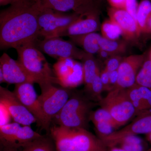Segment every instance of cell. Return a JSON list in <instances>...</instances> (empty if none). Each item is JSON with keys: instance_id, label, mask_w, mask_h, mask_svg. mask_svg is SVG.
<instances>
[{"instance_id": "6da1fadb", "label": "cell", "mask_w": 151, "mask_h": 151, "mask_svg": "<svg viewBox=\"0 0 151 151\" xmlns=\"http://www.w3.org/2000/svg\"><path fill=\"white\" fill-rule=\"evenodd\" d=\"M42 0H18L0 13V47L14 48L35 42L40 36Z\"/></svg>"}, {"instance_id": "7a4b0ae2", "label": "cell", "mask_w": 151, "mask_h": 151, "mask_svg": "<svg viewBox=\"0 0 151 151\" xmlns=\"http://www.w3.org/2000/svg\"><path fill=\"white\" fill-rule=\"evenodd\" d=\"M49 134L54 142L56 151H108L104 142L86 129L54 124Z\"/></svg>"}, {"instance_id": "3957f363", "label": "cell", "mask_w": 151, "mask_h": 151, "mask_svg": "<svg viewBox=\"0 0 151 151\" xmlns=\"http://www.w3.org/2000/svg\"><path fill=\"white\" fill-rule=\"evenodd\" d=\"M94 103L85 95L72 93L69 100L52 119L54 125L86 129Z\"/></svg>"}, {"instance_id": "277c9868", "label": "cell", "mask_w": 151, "mask_h": 151, "mask_svg": "<svg viewBox=\"0 0 151 151\" xmlns=\"http://www.w3.org/2000/svg\"><path fill=\"white\" fill-rule=\"evenodd\" d=\"M17 52L18 61L28 73L35 78L39 84L50 81L56 84V78L52 76V71L46 58L35 42H29L15 48Z\"/></svg>"}, {"instance_id": "5b68a950", "label": "cell", "mask_w": 151, "mask_h": 151, "mask_svg": "<svg viewBox=\"0 0 151 151\" xmlns=\"http://www.w3.org/2000/svg\"><path fill=\"white\" fill-rule=\"evenodd\" d=\"M39 85L41 94L38 99L45 117L49 134L52 119L67 103L72 92L69 89L56 87L50 81L42 82Z\"/></svg>"}, {"instance_id": "8992f818", "label": "cell", "mask_w": 151, "mask_h": 151, "mask_svg": "<svg viewBox=\"0 0 151 151\" xmlns=\"http://www.w3.org/2000/svg\"><path fill=\"white\" fill-rule=\"evenodd\" d=\"M101 108L110 113L119 128L137 115L128 96L127 89L115 88L99 102Z\"/></svg>"}, {"instance_id": "52a82bcc", "label": "cell", "mask_w": 151, "mask_h": 151, "mask_svg": "<svg viewBox=\"0 0 151 151\" xmlns=\"http://www.w3.org/2000/svg\"><path fill=\"white\" fill-rule=\"evenodd\" d=\"M42 6L38 17L40 36L44 38L52 37L58 32L76 21L81 16L74 13L67 14Z\"/></svg>"}, {"instance_id": "ba28073f", "label": "cell", "mask_w": 151, "mask_h": 151, "mask_svg": "<svg viewBox=\"0 0 151 151\" xmlns=\"http://www.w3.org/2000/svg\"><path fill=\"white\" fill-rule=\"evenodd\" d=\"M42 136L30 126L14 122L0 127V145L19 149Z\"/></svg>"}, {"instance_id": "9c48e42d", "label": "cell", "mask_w": 151, "mask_h": 151, "mask_svg": "<svg viewBox=\"0 0 151 151\" xmlns=\"http://www.w3.org/2000/svg\"><path fill=\"white\" fill-rule=\"evenodd\" d=\"M39 50L58 60L64 58L82 60L85 52L80 50L71 42L65 41L59 37L44 38L35 42Z\"/></svg>"}, {"instance_id": "30bf717a", "label": "cell", "mask_w": 151, "mask_h": 151, "mask_svg": "<svg viewBox=\"0 0 151 151\" xmlns=\"http://www.w3.org/2000/svg\"><path fill=\"white\" fill-rule=\"evenodd\" d=\"M151 133V111L137 116L128 125L114 131L111 134L102 138L108 148L116 147L123 138L139 134H148Z\"/></svg>"}, {"instance_id": "8fae6325", "label": "cell", "mask_w": 151, "mask_h": 151, "mask_svg": "<svg viewBox=\"0 0 151 151\" xmlns=\"http://www.w3.org/2000/svg\"><path fill=\"white\" fill-rule=\"evenodd\" d=\"M44 6L65 12L72 11L82 17L99 15L103 0H42Z\"/></svg>"}, {"instance_id": "7c38bea8", "label": "cell", "mask_w": 151, "mask_h": 151, "mask_svg": "<svg viewBox=\"0 0 151 151\" xmlns=\"http://www.w3.org/2000/svg\"><path fill=\"white\" fill-rule=\"evenodd\" d=\"M13 92L27 109L34 116L37 126L48 133L45 117L39 102L33 84L27 82L15 84Z\"/></svg>"}, {"instance_id": "4fadbf2b", "label": "cell", "mask_w": 151, "mask_h": 151, "mask_svg": "<svg viewBox=\"0 0 151 151\" xmlns=\"http://www.w3.org/2000/svg\"><path fill=\"white\" fill-rule=\"evenodd\" d=\"M0 103H3L10 113L14 122L22 126L36 123L33 115L27 109L14 93L0 86Z\"/></svg>"}, {"instance_id": "5bb4252c", "label": "cell", "mask_w": 151, "mask_h": 151, "mask_svg": "<svg viewBox=\"0 0 151 151\" xmlns=\"http://www.w3.org/2000/svg\"><path fill=\"white\" fill-rule=\"evenodd\" d=\"M0 69L4 73L5 82L9 84L37 83L35 78L27 72L18 60H15L6 53L0 58Z\"/></svg>"}, {"instance_id": "9a60e30c", "label": "cell", "mask_w": 151, "mask_h": 151, "mask_svg": "<svg viewBox=\"0 0 151 151\" xmlns=\"http://www.w3.org/2000/svg\"><path fill=\"white\" fill-rule=\"evenodd\" d=\"M144 60V55H132L122 60L118 69L119 76L115 88L127 89L134 85L136 83L138 70L142 66Z\"/></svg>"}, {"instance_id": "2e32d148", "label": "cell", "mask_w": 151, "mask_h": 151, "mask_svg": "<svg viewBox=\"0 0 151 151\" xmlns=\"http://www.w3.org/2000/svg\"><path fill=\"white\" fill-rule=\"evenodd\" d=\"M98 15H90L80 17L67 27L58 32L52 37H72L94 32L99 28Z\"/></svg>"}, {"instance_id": "e0dca14e", "label": "cell", "mask_w": 151, "mask_h": 151, "mask_svg": "<svg viewBox=\"0 0 151 151\" xmlns=\"http://www.w3.org/2000/svg\"><path fill=\"white\" fill-rule=\"evenodd\" d=\"M108 14L110 19L120 27L127 38H133L139 35L137 22L127 11L111 7Z\"/></svg>"}, {"instance_id": "ac0fdd59", "label": "cell", "mask_w": 151, "mask_h": 151, "mask_svg": "<svg viewBox=\"0 0 151 151\" xmlns=\"http://www.w3.org/2000/svg\"><path fill=\"white\" fill-rule=\"evenodd\" d=\"M102 37L95 32L90 33L84 35L70 37L73 42L80 45L86 53L95 54L100 50V41Z\"/></svg>"}, {"instance_id": "d6986e66", "label": "cell", "mask_w": 151, "mask_h": 151, "mask_svg": "<svg viewBox=\"0 0 151 151\" xmlns=\"http://www.w3.org/2000/svg\"><path fill=\"white\" fill-rule=\"evenodd\" d=\"M82 60L83 61L82 65L84 72V83L86 92L89 90L94 78L100 72L92 54L85 52Z\"/></svg>"}, {"instance_id": "ffe728a7", "label": "cell", "mask_w": 151, "mask_h": 151, "mask_svg": "<svg viewBox=\"0 0 151 151\" xmlns=\"http://www.w3.org/2000/svg\"><path fill=\"white\" fill-rule=\"evenodd\" d=\"M84 82V72L83 65L77 61L73 70L65 78L58 81L63 88L72 89L77 87Z\"/></svg>"}, {"instance_id": "44dd1931", "label": "cell", "mask_w": 151, "mask_h": 151, "mask_svg": "<svg viewBox=\"0 0 151 151\" xmlns=\"http://www.w3.org/2000/svg\"><path fill=\"white\" fill-rule=\"evenodd\" d=\"M22 148V151H56L54 142L50 136H43Z\"/></svg>"}, {"instance_id": "7402d4cb", "label": "cell", "mask_w": 151, "mask_h": 151, "mask_svg": "<svg viewBox=\"0 0 151 151\" xmlns=\"http://www.w3.org/2000/svg\"><path fill=\"white\" fill-rule=\"evenodd\" d=\"M151 14V2L150 0H142L138 6L137 21L139 33L146 32L147 24Z\"/></svg>"}, {"instance_id": "603a6c76", "label": "cell", "mask_w": 151, "mask_h": 151, "mask_svg": "<svg viewBox=\"0 0 151 151\" xmlns=\"http://www.w3.org/2000/svg\"><path fill=\"white\" fill-rule=\"evenodd\" d=\"M76 61L72 58L60 59L53 66V71L56 78V83L61 80L72 71Z\"/></svg>"}, {"instance_id": "cb8c5ba5", "label": "cell", "mask_w": 151, "mask_h": 151, "mask_svg": "<svg viewBox=\"0 0 151 151\" xmlns=\"http://www.w3.org/2000/svg\"><path fill=\"white\" fill-rule=\"evenodd\" d=\"M89 120L93 124L99 122H107L111 124L114 129L117 130L119 127L110 113L107 110L101 108L95 111H92L89 116Z\"/></svg>"}, {"instance_id": "d4e9b609", "label": "cell", "mask_w": 151, "mask_h": 151, "mask_svg": "<svg viewBox=\"0 0 151 151\" xmlns=\"http://www.w3.org/2000/svg\"><path fill=\"white\" fill-rule=\"evenodd\" d=\"M136 83L151 89V60L143 63L136 77Z\"/></svg>"}, {"instance_id": "484cf974", "label": "cell", "mask_w": 151, "mask_h": 151, "mask_svg": "<svg viewBox=\"0 0 151 151\" xmlns=\"http://www.w3.org/2000/svg\"><path fill=\"white\" fill-rule=\"evenodd\" d=\"M101 30L103 37L111 40L118 39L123 34L120 27L111 19L105 22L102 24Z\"/></svg>"}, {"instance_id": "4316f807", "label": "cell", "mask_w": 151, "mask_h": 151, "mask_svg": "<svg viewBox=\"0 0 151 151\" xmlns=\"http://www.w3.org/2000/svg\"><path fill=\"white\" fill-rule=\"evenodd\" d=\"M100 49L109 53H115L122 50L123 46L115 40H111L102 37L100 41Z\"/></svg>"}, {"instance_id": "83f0119b", "label": "cell", "mask_w": 151, "mask_h": 151, "mask_svg": "<svg viewBox=\"0 0 151 151\" xmlns=\"http://www.w3.org/2000/svg\"><path fill=\"white\" fill-rule=\"evenodd\" d=\"M142 100L149 111H151V89L137 84Z\"/></svg>"}, {"instance_id": "f1b7e54d", "label": "cell", "mask_w": 151, "mask_h": 151, "mask_svg": "<svg viewBox=\"0 0 151 151\" xmlns=\"http://www.w3.org/2000/svg\"><path fill=\"white\" fill-rule=\"evenodd\" d=\"M12 119L8 109L3 103H0V127L10 123Z\"/></svg>"}, {"instance_id": "f546056e", "label": "cell", "mask_w": 151, "mask_h": 151, "mask_svg": "<svg viewBox=\"0 0 151 151\" xmlns=\"http://www.w3.org/2000/svg\"><path fill=\"white\" fill-rule=\"evenodd\" d=\"M138 6L137 0H126L124 10L131 15L136 21Z\"/></svg>"}, {"instance_id": "4dcf8cb0", "label": "cell", "mask_w": 151, "mask_h": 151, "mask_svg": "<svg viewBox=\"0 0 151 151\" xmlns=\"http://www.w3.org/2000/svg\"><path fill=\"white\" fill-rule=\"evenodd\" d=\"M122 62L121 58L119 57H113L108 60L106 63V67L105 68L109 73L118 70L121 63Z\"/></svg>"}, {"instance_id": "1f68e13d", "label": "cell", "mask_w": 151, "mask_h": 151, "mask_svg": "<svg viewBox=\"0 0 151 151\" xmlns=\"http://www.w3.org/2000/svg\"><path fill=\"white\" fill-rule=\"evenodd\" d=\"M120 148L127 151H147L144 143H131L119 145Z\"/></svg>"}, {"instance_id": "d6a6232c", "label": "cell", "mask_w": 151, "mask_h": 151, "mask_svg": "<svg viewBox=\"0 0 151 151\" xmlns=\"http://www.w3.org/2000/svg\"><path fill=\"white\" fill-rule=\"evenodd\" d=\"M109 73L106 69L102 70L100 72V76L101 81L103 82V86H104V91H108V92L110 91V78H109Z\"/></svg>"}, {"instance_id": "836d02e7", "label": "cell", "mask_w": 151, "mask_h": 151, "mask_svg": "<svg viewBox=\"0 0 151 151\" xmlns=\"http://www.w3.org/2000/svg\"><path fill=\"white\" fill-rule=\"evenodd\" d=\"M118 76H119V75H118V70L110 72V74H109L110 87V89H111L110 91L114 89L116 87L118 80Z\"/></svg>"}, {"instance_id": "e575fe53", "label": "cell", "mask_w": 151, "mask_h": 151, "mask_svg": "<svg viewBox=\"0 0 151 151\" xmlns=\"http://www.w3.org/2000/svg\"><path fill=\"white\" fill-rule=\"evenodd\" d=\"M113 8L124 9L126 0H107Z\"/></svg>"}, {"instance_id": "d590c367", "label": "cell", "mask_w": 151, "mask_h": 151, "mask_svg": "<svg viewBox=\"0 0 151 151\" xmlns=\"http://www.w3.org/2000/svg\"><path fill=\"white\" fill-rule=\"evenodd\" d=\"M18 0H0V5L4 6L11 5Z\"/></svg>"}, {"instance_id": "8d00e7d4", "label": "cell", "mask_w": 151, "mask_h": 151, "mask_svg": "<svg viewBox=\"0 0 151 151\" xmlns=\"http://www.w3.org/2000/svg\"><path fill=\"white\" fill-rule=\"evenodd\" d=\"M18 149L11 147L0 145V151H18Z\"/></svg>"}, {"instance_id": "74e56055", "label": "cell", "mask_w": 151, "mask_h": 151, "mask_svg": "<svg viewBox=\"0 0 151 151\" xmlns=\"http://www.w3.org/2000/svg\"><path fill=\"white\" fill-rule=\"evenodd\" d=\"M98 52L100 53V56L102 58H108V55H109V54H110L108 52L101 49L100 50V51H99Z\"/></svg>"}, {"instance_id": "f35d334b", "label": "cell", "mask_w": 151, "mask_h": 151, "mask_svg": "<svg viewBox=\"0 0 151 151\" xmlns=\"http://www.w3.org/2000/svg\"><path fill=\"white\" fill-rule=\"evenodd\" d=\"M146 32H151V14L147 22Z\"/></svg>"}, {"instance_id": "ab89813d", "label": "cell", "mask_w": 151, "mask_h": 151, "mask_svg": "<svg viewBox=\"0 0 151 151\" xmlns=\"http://www.w3.org/2000/svg\"><path fill=\"white\" fill-rule=\"evenodd\" d=\"M108 151H127L121 148L117 147H116L108 148Z\"/></svg>"}, {"instance_id": "60d3db41", "label": "cell", "mask_w": 151, "mask_h": 151, "mask_svg": "<svg viewBox=\"0 0 151 151\" xmlns=\"http://www.w3.org/2000/svg\"><path fill=\"white\" fill-rule=\"evenodd\" d=\"M0 82H1V84L5 82L4 73H3L2 70L1 69H0Z\"/></svg>"}, {"instance_id": "b9f144b4", "label": "cell", "mask_w": 151, "mask_h": 151, "mask_svg": "<svg viewBox=\"0 0 151 151\" xmlns=\"http://www.w3.org/2000/svg\"><path fill=\"white\" fill-rule=\"evenodd\" d=\"M146 135H147L146 138H147V140L151 144V133Z\"/></svg>"}, {"instance_id": "7bdbcfd3", "label": "cell", "mask_w": 151, "mask_h": 151, "mask_svg": "<svg viewBox=\"0 0 151 151\" xmlns=\"http://www.w3.org/2000/svg\"><path fill=\"white\" fill-rule=\"evenodd\" d=\"M150 60H151V50L150 52Z\"/></svg>"}, {"instance_id": "ee69618b", "label": "cell", "mask_w": 151, "mask_h": 151, "mask_svg": "<svg viewBox=\"0 0 151 151\" xmlns=\"http://www.w3.org/2000/svg\"><path fill=\"white\" fill-rule=\"evenodd\" d=\"M147 151H151V148H150Z\"/></svg>"}]
</instances>
